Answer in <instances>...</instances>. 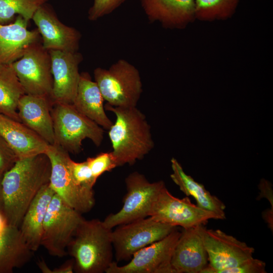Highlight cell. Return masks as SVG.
<instances>
[{"label":"cell","instance_id":"cell-10","mask_svg":"<svg viewBox=\"0 0 273 273\" xmlns=\"http://www.w3.org/2000/svg\"><path fill=\"white\" fill-rule=\"evenodd\" d=\"M12 64L25 94L52 100L53 79L51 58L49 51L43 47L40 41L31 45L23 55Z\"/></svg>","mask_w":273,"mask_h":273},{"label":"cell","instance_id":"cell-37","mask_svg":"<svg viewBox=\"0 0 273 273\" xmlns=\"http://www.w3.org/2000/svg\"><path fill=\"white\" fill-rule=\"evenodd\" d=\"M2 177H0V211L1 212H2V195H1V180H2Z\"/></svg>","mask_w":273,"mask_h":273},{"label":"cell","instance_id":"cell-32","mask_svg":"<svg viewBox=\"0 0 273 273\" xmlns=\"http://www.w3.org/2000/svg\"><path fill=\"white\" fill-rule=\"evenodd\" d=\"M265 262L252 257L238 266L220 270L218 273H266Z\"/></svg>","mask_w":273,"mask_h":273},{"label":"cell","instance_id":"cell-4","mask_svg":"<svg viewBox=\"0 0 273 273\" xmlns=\"http://www.w3.org/2000/svg\"><path fill=\"white\" fill-rule=\"evenodd\" d=\"M54 144L69 153H79L82 142L90 139L100 146L104 138V129L78 111L72 104L57 103L51 108Z\"/></svg>","mask_w":273,"mask_h":273},{"label":"cell","instance_id":"cell-35","mask_svg":"<svg viewBox=\"0 0 273 273\" xmlns=\"http://www.w3.org/2000/svg\"><path fill=\"white\" fill-rule=\"evenodd\" d=\"M262 216L266 223H268L270 229L272 231L273 209H267L263 211Z\"/></svg>","mask_w":273,"mask_h":273},{"label":"cell","instance_id":"cell-8","mask_svg":"<svg viewBox=\"0 0 273 273\" xmlns=\"http://www.w3.org/2000/svg\"><path fill=\"white\" fill-rule=\"evenodd\" d=\"M45 154L51 164L50 185L55 193L81 214L89 211L95 205L93 190L78 185L71 174L69 152L59 145H49Z\"/></svg>","mask_w":273,"mask_h":273},{"label":"cell","instance_id":"cell-5","mask_svg":"<svg viewBox=\"0 0 273 273\" xmlns=\"http://www.w3.org/2000/svg\"><path fill=\"white\" fill-rule=\"evenodd\" d=\"M104 100L114 107H136L143 92L138 70L124 59H119L108 69L98 67L94 71Z\"/></svg>","mask_w":273,"mask_h":273},{"label":"cell","instance_id":"cell-20","mask_svg":"<svg viewBox=\"0 0 273 273\" xmlns=\"http://www.w3.org/2000/svg\"><path fill=\"white\" fill-rule=\"evenodd\" d=\"M54 194L50 183L45 185L30 204L19 228L23 239L33 252L41 245L44 217Z\"/></svg>","mask_w":273,"mask_h":273},{"label":"cell","instance_id":"cell-3","mask_svg":"<svg viewBox=\"0 0 273 273\" xmlns=\"http://www.w3.org/2000/svg\"><path fill=\"white\" fill-rule=\"evenodd\" d=\"M112 232L98 219H84L79 224L67 248L74 260V271L106 272L113 261Z\"/></svg>","mask_w":273,"mask_h":273},{"label":"cell","instance_id":"cell-23","mask_svg":"<svg viewBox=\"0 0 273 273\" xmlns=\"http://www.w3.org/2000/svg\"><path fill=\"white\" fill-rule=\"evenodd\" d=\"M171 163L172 173L170 177L180 191L187 196L193 197L199 207L215 213L220 219H225V204L216 196L211 195L202 184L187 174L176 159L172 158Z\"/></svg>","mask_w":273,"mask_h":273},{"label":"cell","instance_id":"cell-19","mask_svg":"<svg viewBox=\"0 0 273 273\" xmlns=\"http://www.w3.org/2000/svg\"><path fill=\"white\" fill-rule=\"evenodd\" d=\"M0 133L18 159L45 154L49 144L21 122L0 113Z\"/></svg>","mask_w":273,"mask_h":273},{"label":"cell","instance_id":"cell-18","mask_svg":"<svg viewBox=\"0 0 273 273\" xmlns=\"http://www.w3.org/2000/svg\"><path fill=\"white\" fill-rule=\"evenodd\" d=\"M53 105L49 98L25 94L19 99L17 106L20 121L50 145L55 143L51 114Z\"/></svg>","mask_w":273,"mask_h":273},{"label":"cell","instance_id":"cell-24","mask_svg":"<svg viewBox=\"0 0 273 273\" xmlns=\"http://www.w3.org/2000/svg\"><path fill=\"white\" fill-rule=\"evenodd\" d=\"M149 20L177 25L195 16V0H141Z\"/></svg>","mask_w":273,"mask_h":273},{"label":"cell","instance_id":"cell-31","mask_svg":"<svg viewBox=\"0 0 273 273\" xmlns=\"http://www.w3.org/2000/svg\"><path fill=\"white\" fill-rule=\"evenodd\" d=\"M18 160L15 152L0 133V177H2Z\"/></svg>","mask_w":273,"mask_h":273},{"label":"cell","instance_id":"cell-26","mask_svg":"<svg viewBox=\"0 0 273 273\" xmlns=\"http://www.w3.org/2000/svg\"><path fill=\"white\" fill-rule=\"evenodd\" d=\"M48 0H0V23L13 22L20 15L28 22L35 11Z\"/></svg>","mask_w":273,"mask_h":273},{"label":"cell","instance_id":"cell-9","mask_svg":"<svg viewBox=\"0 0 273 273\" xmlns=\"http://www.w3.org/2000/svg\"><path fill=\"white\" fill-rule=\"evenodd\" d=\"M177 229L150 216L117 225L112 232L117 261L130 260L135 252L164 238Z\"/></svg>","mask_w":273,"mask_h":273},{"label":"cell","instance_id":"cell-27","mask_svg":"<svg viewBox=\"0 0 273 273\" xmlns=\"http://www.w3.org/2000/svg\"><path fill=\"white\" fill-rule=\"evenodd\" d=\"M238 0H195V16L202 20L224 18L235 10Z\"/></svg>","mask_w":273,"mask_h":273},{"label":"cell","instance_id":"cell-6","mask_svg":"<svg viewBox=\"0 0 273 273\" xmlns=\"http://www.w3.org/2000/svg\"><path fill=\"white\" fill-rule=\"evenodd\" d=\"M81 214L55 193L44 217L41 245L52 256L64 257L79 224Z\"/></svg>","mask_w":273,"mask_h":273},{"label":"cell","instance_id":"cell-1","mask_svg":"<svg viewBox=\"0 0 273 273\" xmlns=\"http://www.w3.org/2000/svg\"><path fill=\"white\" fill-rule=\"evenodd\" d=\"M51 164L46 154L18 159L1 180L2 212L7 224L19 228L30 204L50 182Z\"/></svg>","mask_w":273,"mask_h":273},{"label":"cell","instance_id":"cell-29","mask_svg":"<svg viewBox=\"0 0 273 273\" xmlns=\"http://www.w3.org/2000/svg\"><path fill=\"white\" fill-rule=\"evenodd\" d=\"M86 161L97 179L105 172L110 171L117 167L112 152H101L95 157H88Z\"/></svg>","mask_w":273,"mask_h":273},{"label":"cell","instance_id":"cell-34","mask_svg":"<svg viewBox=\"0 0 273 273\" xmlns=\"http://www.w3.org/2000/svg\"><path fill=\"white\" fill-rule=\"evenodd\" d=\"M74 262L72 258L68 260L59 267L51 270V273H72L74 271Z\"/></svg>","mask_w":273,"mask_h":273},{"label":"cell","instance_id":"cell-21","mask_svg":"<svg viewBox=\"0 0 273 273\" xmlns=\"http://www.w3.org/2000/svg\"><path fill=\"white\" fill-rule=\"evenodd\" d=\"M104 99L95 81L87 72L80 73L77 93L72 105L80 113L103 129H109L113 124L105 111Z\"/></svg>","mask_w":273,"mask_h":273},{"label":"cell","instance_id":"cell-17","mask_svg":"<svg viewBox=\"0 0 273 273\" xmlns=\"http://www.w3.org/2000/svg\"><path fill=\"white\" fill-rule=\"evenodd\" d=\"M28 21L18 15L8 24L0 23V64H12L20 59L32 44L40 41L37 29H27Z\"/></svg>","mask_w":273,"mask_h":273},{"label":"cell","instance_id":"cell-11","mask_svg":"<svg viewBox=\"0 0 273 273\" xmlns=\"http://www.w3.org/2000/svg\"><path fill=\"white\" fill-rule=\"evenodd\" d=\"M200 229L208 259L201 273H218L253 257L255 250L246 243L220 230L207 229L205 225Z\"/></svg>","mask_w":273,"mask_h":273},{"label":"cell","instance_id":"cell-30","mask_svg":"<svg viewBox=\"0 0 273 273\" xmlns=\"http://www.w3.org/2000/svg\"><path fill=\"white\" fill-rule=\"evenodd\" d=\"M126 0H94L88 13V19L95 21L111 13Z\"/></svg>","mask_w":273,"mask_h":273},{"label":"cell","instance_id":"cell-25","mask_svg":"<svg viewBox=\"0 0 273 273\" xmlns=\"http://www.w3.org/2000/svg\"><path fill=\"white\" fill-rule=\"evenodd\" d=\"M25 94L12 64H0V113L21 122L17 106L19 99Z\"/></svg>","mask_w":273,"mask_h":273},{"label":"cell","instance_id":"cell-12","mask_svg":"<svg viewBox=\"0 0 273 273\" xmlns=\"http://www.w3.org/2000/svg\"><path fill=\"white\" fill-rule=\"evenodd\" d=\"M149 216L184 229L205 225L210 219H220L215 213L193 204L188 196L179 199L172 196L166 187L159 193Z\"/></svg>","mask_w":273,"mask_h":273},{"label":"cell","instance_id":"cell-33","mask_svg":"<svg viewBox=\"0 0 273 273\" xmlns=\"http://www.w3.org/2000/svg\"><path fill=\"white\" fill-rule=\"evenodd\" d=\"M258 188L260 192L257 199L266 198L270 203L271 209H273V193L271 184L264 178H262L258 185Z\"/></svg>","mask_w":273,"mask_h":273},{"label":"cell","instance_id":"cell-28","mask_svg":"<svg viewBox=\"0 0 273 273\" xmlns=\"http://www.w3.org/2000/svg\"><path fill=\"white\" fill-rule=\"evenodd\" d=\"M72 177L79 186L89 190H93L97 179L93 176L86 161L76 162L71 158L69 162Z\"/></svg>","mask_w":273,"mask_h":273},{"label":"cell","instance_id":"cell-22","mask_svg":"<svg viewBox=\"0 0 273 273\" xmlns=\"http://www.w3.org/2000/svg\"><path fill=\"white\" fill-rule=\"evenodd\" d=\"M33 251L23 239L19 228L7 224L0 232V273H12L30 259Z\"/></svg>","mask_w":273,"mask_h":273},{"label":"cell","instance_id":"cell-14","mask_svg":"<svg viewBox=\"0 0 273 273\" xmlns=\"http://www.w3.org/2000/svg\"><path fill=\"white\" fill-rule=\"evenodd\" d=\"M49 51L53 79L52 93L53 105L57 103L72 104L80 79L79 64L83 57L77 51Z\"/></svg>","mask_w":273,"mask_h":273},{"label":"cell","instance_id":"cell-7","mask_svg":"<svg viewBox=\"0 0 273 273\" xmlns=\"http://www.w3.org/2000/svg\"><path fill=\"white\" fill-rule=\"evenodd\" d=\"M127 193L122 208L116 213L108 215L103 221L112 229L117 225L149 216L153 205L164 183H150L144 175L138 171L129 174L125 178Z\"/></svg>","mask_w":273,"mask_h":273},{"label":"cell","instance_id":"cell-16","mask_svg":"<svg viewBox=\"0 0 273 273\" xmlns=\"http://www.w3.org/2000/svg\"><path fill=\"white\" fill-rule=\"evenodd\" d=\"M200 225L181 232L171 260L174 273H201L208 265Z\"/></svg>","mask_w":273,"mask_h":273},{"label":"cell","instance_id":"cell-13","mask_svg":"<svg viewBox=\"0 0 273 273\" xmlns=\"http://www.w3.org/2000/svg\"><path fill=\"white\" fill-rule=\"evenodd\" d=\"M180 235L177 229L164 238L135 252L125 265L118 266L113 261L105 272L174 273L171 260Z\"/></svg>","mask_w":273,"mask_h":273},{"label":"cell","instance_id":"cell-2","mask_svg":"<svg viewBox=\"0 0 273 273\" xmlns=\"http://www.w3.org/2000/svg\"><path fill=\"white\" fill-rule=\"evenodd\" d=\"M104 108L116 116L108 134L117 166L132 165L150 153L154 147L151 127L136 107H114L107 103Z\"/></svg>","mask_w":273,"mask_h":273},{"label":"cell","instance_id":"cell-36","mask_svg":"<svg viewBox=\"0 0 273 273\" xmlns=\"http://www.w3.org/2000/svg\"><path fill=\"white\" fill-rule=\"evenodd\" d=\"M7 225L6 220L2 212L0 211V232H1Z\"/></svg>","mask_w":273,"mask_h":273},{"label":"cell","instance_id":"cell-15","mask_svg":"<svg viewBox=\"0 0 273 273\" xmlns=\"http://www.w3.org/2000/svg\"><path fill=\"white\" fill-rule=\"evenodd\" d=\"M32 20L37 27L44 49L48 51H78L81 38L79 31L63 24L46 4L38 8Z\"/></svg>","mask_w":273,"mask_h":273}]
</instances>
